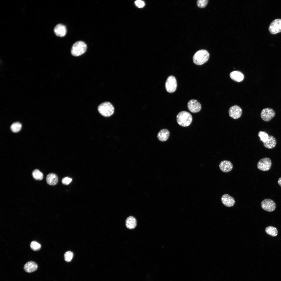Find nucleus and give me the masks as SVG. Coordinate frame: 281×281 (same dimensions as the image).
Returning <instances> with one entry per match:
<instances>
[{"instance_id": "19", "label": "nucleus", "mask_w": 281, "mask_h": 281, "mask_svg": "<svg viewBox=\"0 0 281 281\" xmlns=\"http://www.w3.org/2000/svg\"><path fill=\"white\" fill-rule=\"evenodd\" d=\"M47 183L50 185L54 186L57 184L58 181V178L56 175L54 173L48 174L46 178Z\"/></svg>"}, {"instance_id": "17", "label": "nucleus", "mask_w": 281, "mask_h": 281, "mask_svg": "<svg viewBox=\"0 0 281 281\" xmlns=\"http://www.w3.org/2000/svg\"><path fill=\"white\" fill-rule=\"evenodd\" d=\"M264 146L268 149H272L275 147L277 144V141L275 138L272 135L269 136V138L266 142H263Z\"/></svg>"}, {"instance_id": "5", "label": "nucleus", "mask_w": 281, "mask_h": 281, "mask_svg": "<svg viewBox=\"0 0 281 281\" xmlns=\"http://www.w3.org/2000/svg\"><path fill=\"white\" fill-rule=\"evenodd\" d=\"M177 86V81L175 77L173 75L169 76L165 83L166 91L169 93H173L176 91Z\"/></svg>"}, {"instance_id": "29", "label": "nucleus", "mask_w": 281, "mask_h": 281, "mask_svg": "<svg viewBox=\"0 0 281 281\" xmlns=\"http://www.w3.org/2000/svg\"><path fill=\"white\" fill-rule=\"evenodd\" d=\"M136 5L138 8H142L145 5L144 2L141 0H137L135 2Z\"/></svg>"}, {"instance_id": "9", "label": "nucleus", "mask_w": 281, "mask_h": 281, "mask_svg": "<svg viewBox=\"0 0 281 281\" xmlns=\"http://www.w3.org/2000/svg\"><path fill=\"white\" fill-rule=\"evenodd\" d=\"M261 207L264 210L272 212L273 211L276 207L275 202L272 200L267 199L264 200L261 203Z\"/></svg>"}, {"instance_id": "3", "label": "nucleus", "mask_w": 281, "mask_h": 281, "mask_svg": "<svg viewBox=\"0 0 281 281\" xmlns=\"http://www.w3.org/2000/svg\"><path fill=\"white\" fill-rule=\"evenodd\" d=\"M99 113L105 117H109L112 115L114 112V108L110 102H105L100 104L98 107Z\"/></svg>"}, {"instance_id": "16", "label": "nucleus", "mask_w": 281, "mask_h": 281, "mask_svg": "<svg viewBox=\"0 0 281 281\" xmlns=\"http://www.w3.org/2000/svg\"><path fill=\"white\" fill-rule=\"evenodd\" d=\"M38 266L36 263L32 261H29L24 265V269L25 271L28 273H31L35 271L37 269Z\"/></svg>"}, {"instance_id": "30", "label": "nucleus", "mask_w": 281, "mask_h": 281, "mask_svg": "<svg viewBox=\"0 0 281 281\" xmlns=\"http://www.w3.org/2000/svg\"><path fill=\"white\" fill-rule=\"evenodd\" d=\"M278 182L279 185L281 187V177L278 179Z\"/></svg>"}, {"instance_id": "14", "label": "nucleus", "mask_w": 281, "mask_h": 281, "mask_svg": "<svg viewBox=\"0 0 281 281\" xmlns=\"http://www.w3.org/2000/svg\"><path fill=\"white\" fill-rule=\"evenodd\" d=\"M54 32L56 35L60 37H63L66 34L67 30L66 27L62 24L57 25L54 28Z\"/></svg>"}, {"instance_id": "6", "label": "nucleus", "mask_w": 281, "mask_h": 281, "mask_svg": "<svg viewBox=\"0 0 281 281\" xmlns=\"http://www.w3.org/2000/svg\"><path fill=\"white\" fill-rule=\"evenodd\" d=\"M275 112L273 109L266 108L261 111L260 117L264 121L268 122L271 120L275 116Z\"/></svg>"}, {"instance_id": "20", "label": "nucleus", "mask_w": 281, "mask_h": 281, "mask_svg": "<svg viewBox=\"0 0 281 281\" xmlns=\"http://www.w3.org/2000/svg\"><path fill=\"white\" fill-rule=\"evenodd\" d=\"M126 226L127 228L130 229L135 228L137 225L136 219L132 216H129L126 219L125 222Z\"/></svg>"}, {"instance_id": "28", "label": "nucleus", "mask_w": 281, "mask_h": 281, "mask_svg": "<svg viewBox=\"0 0 281 281\" xmlns=\"http://www.w3.org/2000/svg\"><path fill=\"white\" fill-rule=\"evenodd\" d=\"M72 181V178L66 177L62 179V182L63 184L67 185L69 184Z\"/></svg>"}, {"instance_id": "12", "label": "nucleus", "mask_w": 281, "mask_h": 281, "mask_svg": "<svg viewBox=\"0 0 281 281\" xmlns=\"http://www.w3.org/2000/svg\"><path fill=\"white\" fill-rule=\"evenodd\" d=\"M221 201L224 205L228 207L233 206L235 202L234 198L228 194H225L222 196Z\"/></svg>"}, {"instance_id": "23", "label": "nucleus", "mask_w": 281, "mask_h": 281, "mask_svg": "<svg viewBox=\"0 0 281 281\" xmlns=\"http://www.w3.org/2000/svg\"><path fill=\"white\" fill-rule=\"evenodd\" d=\"M22 127L21 124L18 122L14 123L11 126V130L14 132H17L21 130Z\"/></svg>"}, {"instance_id": "22", "label": "nucleus", "mask_w": 281, "mask_h": 281, "mask_svg": "<svg viewBox=\"0 0 281 281\" xmlns=\"http://www.w3.org/2000/svg\"><path fill=\"white\" fill-rule=\"evenodd\" d=\"M32 175L33 178L36 180H40L43 178V175L39 170L36 169L32 172Z\"/></svg>"}, {"instance_id": "7", "label": "nucleus", "mask_w": 281, "mask_h": 281, "mask_svg": "<svg viewBox=\"0 0 281 281\" xmlns=\"http://www.w3.org/2000/svg\"><path fill=\"white\" fill-rule=\"evenodd\" d=\"M269 30L272 34L281 32V19L278 18L273 21L269 27Z\"/></svg>"}, {"instance_id": "2", "label": "nucleus", "mask_w": 281, "mask_h": 281, "mask_svg": "<svg viewBox=\"0 0 281 281\" xmlns=\"http://www.w3.org/2000/svg\"><path fill=\"white\" fill-rule=\"evenodd\" d=\"M209 57V53L207 50L201 49L194 54L193 57V62L196 65H201L206 62Z\"/></svg>"}, {"instance_id": "27", "label": "nucleus", "mask_w": 281, "mask_h": 281, "mask_svg": "<svg viewBox=\"0 0 281 281\" xmlns=\"http://www.w3.org/2000/svg\"><path fill=\"white\" fill-rule=\"evenodd\" d=\"M208 1V0H198L197 2V6L199 8H203L206 6Z\"/></svg>"}, {"instance_id": "10", "label": "nucleus", "mask_w": 281, "mask_h": 281, "mask_svg": "<svg viewBox=\"0 0 281 281\" xmlns=\"http://www.w3.org/2000/svg\"><path fill=\"white\" fill-rule=\"evenodd\" d=\"M187 107L189 110L193 113L199 112L201 108V106L200 103L195 99L189 100L187 104Z\"/></svg>"}, {"instance_id": "8", "label": "nucleus", "mask_w": 281, "mask_h": 281, "mask_svg": "<svg viewBox=\"0 0 281 281\" xmlns=\"http://www.w3.org/2000/svg\"><path fill=\"white\" fill-rule=\"evenodd\" d=\"M272 165V162L269 158L265 157L261 159L257 164L258 168L263 171H267L270 168Z\"/></svg>"}, {"instance_id": "11", "label": "nucleus", "mask_w": 281, "mask_h": 281, "mask_svg": "<svg viewBox=\"0 0 281 281\" xmlns=\"http://www.w3.org/2000/svg\"><path fill=\"white\" fill-rule=\"evenodd\" d=\"M242 114V109L237 105L232 106L230 107L229 110V116L234 119H237L240 118Z\"/></svg>"}, {"instance_id": "15", "label": "nucleus", "mask_w": 281, "mask_h": 281, "mask_svg": "<svg viewBox=\"0 0 281 281\" xmlns=\"http://www.w3.org/2000/svg\"><path fill=\"white\" fill-rule=\"evenodd\" d=\"M230 76L234 81L238 82L242 81L244 78V74L240 71H237L231 72Z\"/></svg>"}, {"instance_id": "18", "label": "nucleus", "mask_w": 281, "mask_h": 281, "mask_svg": "<svg viewBox=\"0 0 281 281\" xmlns=\"http://www.w3.org/2000/svg\"><path fill=\"white\" fill-rule=\"evenodd\" d=\"M170 135L169 131L166 129H163L158 133L157 137L158 140L162 142L166 141L169 138Z\"/></svg>"}, {"instance_id": "4", "label": "nucleus", "mask_w": 281, "mask_h": 281, "mask_svg": "<svg viewBox=\"0 0 281 281\" xmlns=\"http://www.w3.org/2000/svg\"><path fill=\"white\" fill-rule=\"evenodd\" d=\"M87 49V45L84 42L78 41L73 45L71 49V53L74 56H79L84 53Z\"/></svg>"}, {"instance_id": "25", "label": "nucleus", "mask_w": 281, "mask_h": 281, "mask_svg": "<svg viewBox=\"0 0 281 281\" xmlns=\"http://www.w3.org/2000/svg\"><path fill=\"white\" fill-rule=\"evenodd\" d=\"M30 247L33 250L37 251L40 249L41 245L36 241H33L30 244Z\"/></svg>"}, {"instance_id": "26", "label": "nucleus", "mask_w": 281, "mask_h": 281, "mask_svg": "<svg viewBox=\"0 0 281 281\" xmlns=\"http://www.w3.org/2000/svg\"><path fill=\"white\" fill-rule=\"evenodd\" d=\"M73 257V253L70 251L66 252L64 254L65 260L68 262L70 261Z\"/></svg>"}, {"instance_id": "21", "label": "nucleus", "mask_w": 281, "mask_h": 281, "mask_svg": "<svg viewBox=\"0 0 281 281\" xmlns=\"http://www.w3.org/2000/svg\"><path fill=\"white\" fill-rule=\"evenodd\" d=\"M265 231L267 234L273 237L277 236L278 233L277 228L271 226L267 227L265 229Z\"/></svg>"}, {"instance_id": "1", "label": "nucleus", "mask_w": 281, "mask_h": 281, "mask_svg": "<svg viewBox=\"0 0 281 281\" xmlns=\"http://www.w3.org/2000/svg\"><path fill=\"white\" fill-rule=\"evenodd\" d=\"M177 122L180 125L183 127L189 126L192 121V117L189 112L182 111L179 112L176 116Z\"/></svg>"}, {"instance_id": "24", "label": "nucleus", "mask_w": 281, "mask_h": 281, "mask_svg": "<svg viewBox=\"0 0 281 281\" xmlns=\"http://www.w3.org/2000/svg\"><path fill=\"white\" fill-rule=\"evenodd\" d=\"M258 136L260 138V140L263 143L267 141L269 136L266 132L263 131H259L258 133Z\"/></svg>"}, {"instance_id": "13", "label": "nucleus", "mask_w": 281, "mask_h": 281, "mask_svg": "<svg viewBox=\"0 0 281 281\" xmlns=\"http://www.w3.org/2000/svg\"><path fill=\"white\" fill-rule=\"evenodd\" d=\"M220 170L224 173H228L231 171L233 169V165L232 163L228 160L221 161L219 165Z\"/></svg>"}]
</instances>
